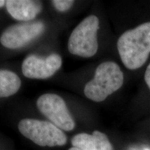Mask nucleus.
Wrapping results in <instances>:
<instances>
[{
	"instance_id": "0eeeda50",
	"label": "nucleus",
	"mask_w": 150,
	"mask_h": 150,
	"mask_svg": "<svg viewBox=\"0 0 150 150\" xmlns=\"http://www.w3.org/2000/svg\"><path fill=\"white\" fill-rule=\"evenodd\" d=\"M61 65L62 59L58 54H52L47 57L30 54L22 63V71L27 78L45 79L53 76Z\"/></svg>"
},
{
	"instance_id": "2eb2a0df",
	"label": "nucleus",
	"mask_w": 150,
	"mask_h": 150,
	"mask_svg": "<svg viewBox=\"0 0 150 150\" xmlns=\"http://www.w3.org/2000/svg\"><path fill=\"white\" fill-rule=\"evenodd\" d=\"M69 150H81V149H77V148H76V147H72V148H70V149H69Z\"/></svg>"
},
{
	"instance_id": "f257e3e1",
	"label": "nucleus",
	"mask_w": 150,
	"mask_h": 150,
	"mask_svg": "<svg viewBox=\"0 0 150 150\" xmlns=\"http://www.w3.org/2000/svg\"><path fill=\"white\" fill-rule=\"evenodd\" d=\"M117 47L127 68L137 70L141 67L150 54V22L123 33L118 39Z\"/></svg>"
},
{
	"instance_id": "39448f33",
	"label": "nucleus",
	"mask_w": 150,
	"mask_h": 150,
	"mask_svg": "<svg viewBox=\"0 0 150 150\" xmlns=\"http://www.w3.org/2000/svg\"><path fill=\"white\" fill-rule=\"evenodd\" d=\"M37 107L52 124L63 131L74 129L75 122L64 99L59 95L46 93L38 99Z\"/></svg>"
},
{
	"instance_id": "f8f14e48",
	"label": "nucleus",
	"mask_w": 150,
	"mask_h": 150,
	"mask_svg": "<svg viewBox=\"0 0 150 150\" xmlns=\"http://www.w3.org/2000/svg\"><path fill=\"white\" fill-rule=\"evenodd\" d=\"M145 80L146 83L149 87V88L150 89V63L148 65V66L146 69L145 72Z\"/></svg>"
},
{
	"instance_id": "ddd939ff",
	"label": "nucleus",
	"mask_w": 150,
	"mask_h": 150,
	"mask_svg": "<svg viewBox=\"0 0 150 150\" xmlns=\"http://www.w3.org/2000/svg\"><path fill=\"white\" fill-rule=\"evenodd\" d=\"M130 150H150V148L149 147H143L142 148V149H137V148H134V149H131Z\"/></svg>"
},
{
	"instance_id": "1a4fd4ad",
	"label": "nucleus",
	"mask_w": 150,
	"mask_h": 150,
	"mask_svg": "<svg viewBox=\"0 0 150 150\" xmlns=\"http://www.w3.org/2000/svg\"><path fill=\"white\" fill-rule=\"evenodd\" d=\"M72 145L81 150H113L107 136L99 131H93V134L76 135L72 138Z\"/></svg>"
},
{
	"instance_id": "20e7f679",
	"label": "nucleus",
	"mask_w": 150,
	"mask_h": 150,
	"mask_svg": "<svg viewBox=\"0 0 150 150\" xmlns=\"http://www.w3.org/2000/svg\"><path fill=\"white\" fill-rule=\"evenodd\" d=\"M18 129L24 137L41 147L63 146L67 142L64 132L48 121L23 119L18 124Z\"/></svg>"
},
{
	"instance_id": "423d86ee",
	"label": "nucleus",
	"mask_w": 150,
	"mask_h": 150,
	"mask_svg": "<svg viewBox=\"0 0 150 150\" xmlns=\"http://www.w3.org/2000/svg\"><path fill=\"white\" fill-rule=\"evenodd\" d=\"M45 26L42 21L25 22L7 27L0 36L4 47L16 50L27 45L45 31Z\"/></svg>"
},
{
	"instance_id": "6e6552de",
	"label": "nucleus",
	"mask_w": 150,
	"mask_h": 150,
	"mask_svg": "<svg viewBox=\"0 0 150 150\" xmlns=\"http://www.w3.org/2000/svg\"><path fill=\"white\" fill-rule=\"evenodd\" d=\"M6 6L13 18L24 22L35 19L42 9L41 1L33 0H8L6 1Z\"/></svg>"
},
{
	"instance_id": "9b49d317",
	"label": "nucleus",
	"mask_w": 150,
	"mask_h": 150,
	"mask_svg": "<svg viewBox=\"0 0 150 150\" xmlns=\"http://www.w3.org/2000/svg\"><path fill=\"white\" fill-rule=\"evenodd\" d=\"M52 3L56 10L60 12H65L68 11L72 5L74 4V1L72 0H54Z\"/></svg>"
},
{
	"instance_id": "7ed1b4c3",
	"label": "nucleus",
	"mask_w": 150,
	"mask_h": 150,
	"mask_svg": "<svg viewBox=\"0 0 150 150\" xmlns=\"http://www.w3.org/2000/svg\"><path fill=\"white\" fill-rule=\"evenodd\" d=\"M99 20L96 16L86 18L73 30L68 40V50L73 55L90 58L98 50L97 32Z\"/></svg>"
},
{
	"instance_id": "9d476101",
	"label": "nucleus",
	"mask_w": 150,
	"mask_h": 150,
	"mask_svg": "<svg viewBox=\"0 0 150 150\" xmlns=\"http://www.w3.org/2000/svg\"><path fill=\"white\" fill-rule=\"evenodd\" d=\"M20 86L21 80L16 73L0 70V98L13 95L20 90Z\"/></svg>"
},
{
	"instance_id": "4468645a",
	"label": "nucleus",
	"mask_w": 150,
	"mask_h": 150,
	"mask_svg": "<svg viewBox=\"0 0 150 150\" xmlns=\"http://www.w3.org/2000/svg\"><path fill=\"white\" fill-rule=\"evenodd\" d=\"M5 4H6V1H4V0H0V8L4 6Z\"/></svg>"
},
{
	"instance_id": "f03ea898",
	"label": "nucleus",
	"mask_w": 150,
	"mask_h": 150,
	"mask_svg": "<svg viewBox=\"0 0 150 150\" xmlns=\"http://www.w3.org/2000/svg\"><path fill=\"white\" fill-rule=\"evenodd\" d=\"M123 82V72L119 65L115 62H104L97 67L93 79L86 83L84 94L94 102H103L120 88Z\"/></svg>"
}]
</instances>
